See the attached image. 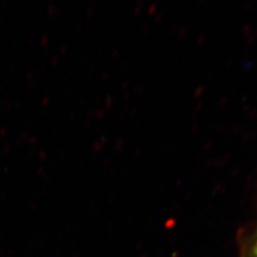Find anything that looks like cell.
Here are the masks:
<instances>
[{
  "label": "cell",
  "instance_id": "cell-1",
  "mask_svg": "<svg viewBox=\"0 0 257 257\" xmlns=\"http://www.w3.org/2000/svg\"><path fill=\"white\" fill-rule=\"evenodd\" d=\"M253 257H257V239L255 241V245H254V250H253Z\"/></svg>",
  "mask_w": 257,
  "mask_h": 257
}]
</instances>
